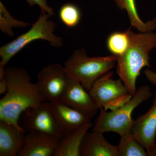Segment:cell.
I'll use <instances>...</instances> for the list:
<instances>
[{
    "mask_svg": "<svg viewBox=\"0 0 156 156\" xmlns=\"http://www.w3.org/2000/svg\"><path fill=\"white\" fill-rule=\"evenodd\" d=\"M68 78L64 66L58 63H51L43 68L38 74L36 84L45 101H59Z\"/></svg>",
    "mask_w": 156,
    "mask_h": 156,
    "instance_id": "8",
    "label": "cell"
},
{
    "mask_svg": "<svg viewBox=\"0 0 156 156\" xmlns=\"http://www.w3.org/2000/svg\"><path fill=\"white\" fill-rule=\"evenodd\" d=\"M152 95L149 87L142 86L139 87L130 100L119 107L109 112L100 109V114L91 131L103 133L114 132L120 136L130 134L135 121L131 117L132 112L140 104L148 100Z\"/></svg>",
    "mask_w": 156,
    "mask_h": 156,
    "instance_id": "3",
    "label": "cell"
},
{
    "mask_svg": "<svg viewBox=\"0 0 156 156\" xmlns=\"http://www.w3.org/2000/svg\"><path fill=\"white\" fill-rule=\"evenodd\" d=\"M59 101L91 119L99 109L89 92L79 81L69 76Z\"/></svg>",
    "mask_w": 156,
    "mask_h": 156,
    "instance_id": "9",
    "label": "cell"
},
{
    "mask_svg": "<svg viewBox=\"0 0 156 156\" xmlns=\"http://www.w3.org/2000/svg\"><path fill=\"white\" fill-rule=\"evenodd\" d=\"M130 44L122 56L117 57L116 73L132 96L136 93V79L145 66L150 67L149 53L156 48V32L136 34L130 29Z\"/></svg>",
    "mask_w": 156,
    "mask_h": 156,
    "instance_id": "2",
    "label": "cell"
},
{
    "mask_svg": "<svg viewBox=\"0 0 156 156\" xmlns=\"http://www.w3.org/2000/svg\"><path fill=\"white\" fill-rule=\"evenodd\" d=\"M51 17L47 13H41L38 19L28 31L1 47L0 69H5V66L11 58L27 45L37 40L48 41L52 47L55 48L62 47L63 39L53 33L57 24L52 20L49 19Z\"/></svg>",
    "mask_w": 156,
    "mask_h": 156,
    "instance_id": "5",
    "label": "cell"
},
{
    "mask_svg": "<svg viewBox=\"0 0 156 156\" xmlns=\"http://www.w3.org/2000/svg\"><path fill=\"white\" fill-rule=\"evenodd\" d=\"M113 73H107L95 81L89 91L99 109L111 110L122 106L132 97L121 79H112Z\"/></svg>",
    "mask_w": 156,
    "mask_h": 156,
    "instance_id": "6",
    "label": "cell"
},
{
    "mask_svg": "<svg viewBox=\"0 0 156 156\" xmlns=\"http://www.w3.org/2000/svg\"><path fill=\"white\" fill-rule=\"evenodd\" d=\"M59 17L65 25L72 28L77 26L80 22L81 19V11L74 4L67 3L60 8Z\"/></svg>",
    "mask_w": 156,
    "mask_h": 156,
    "instance_id": "20",
    "label": "cell"
},
{
    "mask_svg": "<svg viewBox=\"0 0 156 156\" xmlns=\"http://www.w3.org/2000/svg\"><path fill=\"white\" fill-rule=\"evenodd\" d=\"M131 133L147 152L153 147L156 142V92L151 107L134 121Z\"/></svg>",
    "mask_w": 156,
    "mask_h": 156,
    "instance_id": "11",
    "label": "cell"
},
{
    "mask_svg": "<svg viewBox=\"0 0 156 156\" xmlns=\"http://www.w3.org/2000/svg\"><path fill=\"white\" fill-rule=\"evenodd\" d=\"M20 117L22 123L20 126L26 132L48 134L60 139L64 137L56 124L48 101H43L27 108Z\"/></svg>",
    "mask_w": 156,
    "mask_h": 156,
    "instance_id": "7",
    "label": "cell"
},
{
    "mask_svg": "<svg viewBox=\"0 0 156 156\" xmlns=\"http://www.w3.org/2000/svg\"><path fill=\"white\" fill-rule=\"evenodd\" d=\"M49 105L56 124L64 136L91 122V118L61 101L49 102Z\"/></svg>",
    "mask_w": 156,
    "mask_h": 156,
    "instance_id": "10",
    "label": "cell"
},
{
    "mask_svg": "<svg viewBox=\"0 0 156 156\" xmlns=\"http://www.w3.org/2000/svg\"><path fill=\"white\" fill-rule=\"evenodd\" d=\"M130 29L123 32H114L109 36L107 47L112 55L122 56L128 50L130 44Z\"/></svg>",
    "mask_w": 156,
    "mask_h": 156,
    "instance_id": "18",
    "label": "cell"
},
{
    "mask_svg": "<svg viewBox=\"0 0 156 156\" xmlns=\"http://www.w3.org/2000/svg\"><path fill=\"white\" fill-rule=\"evenodd\" d=\"M60 138L48 134L26 133L18 156H51L55 153Z\"/></svg>",
    "mask_w": 156,
    "mask_h": 156,
    "instance_id": "12",
    "label": "cell"
},
{
    "mask_svg": "<svg viewBox=\"0 0 156 156\" xmlns=\"http://www.w3.org/2000/svg\"><path fill=\"white\" fill-rule=\"evenodd\" d=\"M80 154V156H118L117 147L109 143L103 133L92 131L84 136Z\"/></svg>",
    "mask_w": 156,
    "mask_h": 156,
    "instance_id": "14",
    "label": "cell"
},
{
    "mask_svg": "<svg viewBox=\"0 0 156 156\" xmlns=\"http://www.w3.org/2000/svg\"><path fill=\"white\" fill-rule=\"evenodd\" d=\"M8 91L0 100V120L22 128L20 116L25 110L45 101L30 74L22 68L5 69Z\"/></svg>",
    "mask_w": 156,
    "mask_h": 156,
    "instance_id": "1",
    "label": "cell"
},
{
    "mask_svg": "<svg viewBox=\"0 0 156 156\" xmlns=\"http://www.w3.org/2000/svg\"><path fill=\"white\" fill-rule=\"evenodd\" d=\"M29 5L30 6L37 5L41 9V13H46L51 16L55 15L53 9L48 5L46 0H27Z\"/></svg>",
    "mask_w": 156,
    "mask_h": 156,
    "instance_id": "21",
    "label": "cell"
},
{
    "mask_svg": "<svg viewBox=\"0 0 156 156\" xmlns=\"http://www.w3.org/2000/svg\"><path fill=\"white\" fill-rule=\"evenodd\" d=\"M26 133L22 128L0 120V156L18 155Z\"/></svg>",
    "mask_w": 156,
    "mask_h": 156,
    "instance_id": "13",
    "label": "cell"
},
{
    "mask_svg": "<svg viewBox=\"0 0 156 156\" xmlns=\"http://www.w3.org/2000/svg\"><path fill=\"white\" fill-rule=\"evenodd\" d=\"M116 56L89 57L85 49L75 50L64 64L69 76L79 81L87 91L98 78L114 67Z\"/></svg>",
    "mask_w": 156,
    "mask_h": 156,
    "instance_id": "4",
    "label": "cell"
},
{
    "mask_svg": "<svg viewBox=\"0 0 156 156\" xmlns=\"http://www.w3.org/2000/svg\"><path fill=\"white\" fill-rule=\"evenodd\" d=\"M31 24L14 19L9 11L0 2V30L9 37H14L13 28H25Z\"/></svg>",
    "mask_w": 156,
    "mask_h": 156,
    "instance_id": "19",
    "label": "cell"
},
{
    "mask_svg": "<svg viewBox=\"0 0 156 156\" xmlns=\"http://www.w3.org/2000/svg\"><path fill=\"white\" fill-rule=\"evenodd\" d=\"M93 126L91 122L60 140L53 156H80V149L85 135Z\"/></svg>",
    "mask_w": 156,
    "mask_h": 156,
    "instance_id": "15",
    "label": "cell"
},
{
    "mask_svg": "<svg viewBox=\"0 0 156 156\" xmlns=\"http://www.w3.org/2000/svg\"><path fill=\"white\" fill-rule=\"evenodd\" d=\"M116 146L118 156H147L146 150L132 135V133L120 136Z\"/></svg>",
    "mask_w": 156,
    "mask_h": 156,
    "instance_id": "17",
    "label": "cell"
},
{
    "mask_svg": "<svg viewBox=\"0 0 156 156\" xmlns=\"http://www.w3.org/2000/svg\"><path fill=\"white\" fill-rule=\"evenodd\" d=\"M147 153L148 156H156V142L155 143L152 149Z\"/></svg>",
    "mask_w": 156,
    "mask_h": 156,
    "instance_id": "24",
    "label": "cell"
},
{
    "mask_svg": "<svg viewBox=\"0 0 156 156\" xmlns=\"http://www.w3.org/2000/svg\"><path fill=\"white\" fill-rule=\"evenodd\" d=\"M144 73L150 83L156 86V73L149 69H146Z\"/></svg>",
    "mask_w": 156,
    "mask_h": 156,
    "instance_id": "22",
    "label": "cell"
},
{
    "mask_svg": "<svg viewBox=\"0 0 156 156\" xmlns=\"http://www.w3.org/2000/svg\"><path fill=\"white\" fill-rule=\"evenodd\" d=\"M8 91V83L5 75L0 77V94H5Z\"/></svg>",
    "mask_w": 156,
    "mask_h": 156,
    "instance_id": "23",
    "label": "cell"
},
{
    "mask_svg": "<svg viewBox=\"0 0 156 156\" xmlns=\"http://www.w3.org/2000/svg\"><path fill=\"white\" fill-rule=\"evenodd\" d=\"M121 10H126L128 13L131 26L141 33L150 32L156 29V18L144 23L139 17L136 9L135 0H114Z\"/></svg>",
    "mask_w": 156,
    "mask_h": 156,
    "instance_id": "16",
    "label": "cell"
}]
</instances>
